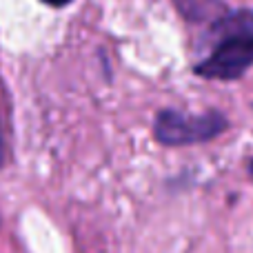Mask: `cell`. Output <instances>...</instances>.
I'll return each mask as SVG.
<instances>
[{"label":"cell","mask_w":253,"mask_h":253,"mask_svg":"<svg viewBox=\"0 0 253 253\" xmlns=\"http://www.w3.org/2000/svg\"><path fill=\"white\" fill-rule=\"evenodd\" d=\"M229 129V120L215 109L189 114L178 109H162L153 120V138L165 147L202 144L218 138Z\"/></svg>","instance_id":"cell-1"},{"label":"cell","mask_w":253,"mask_h":253,"mask_svg":"<svg viewBox=\"0 0 253 253\" xmlns=\"http://www.w3.org/2000/svg\"><path fill=\"white\" fill-rule=\"evenodd\" d=\"M253 67V34L220 36L215 47L202 62L193 67V74L205 80H238Z\"/></svg>","instance_id":"cell-2"},{"label":"cell","mask_w":253,"mask_h":253,"mask_svg":"<svg viewBox=\"0 0 253 253\" xmlns=\"http://www.w3.org/2000/svg\"><path fill=\"white\" fill-rule=\"evenodd\" d=\"M173 4L189 22H211L213 25L229 11L222 0H173Z\"/></svg>","instance_id":"cell-3"},{"label":"cell","mask_w":253,"mask_h":253,"mask_svg":"<svg viewBox=\"0 0 253 253\" xmlns=\"http://www.w3.org/2000/svg\"><path fill=\"white\" fill-rule=\"evenodd\" d=\"M215 36L227 34H253V9H240V11H227L220 20L211 25Z\"/></svg>","instance_id":"cell-4"},{"label":"cell","mask_w":253,"mask_h":253,"mask_svg":"<svg viewBox=\"0 0 253 253\" xmlns=\"http://www.w3.org/2000/svg\"><path fill=\"white\" fill-rule=\"evenodd\" d=\"M42 2L49 4V7H67L71 0H42Z\"/></svg>","instance_id":"cell-5"},{"label":"cell","mask_w":253,"mask_h":253,"mask_svg":"<svg viewBox=\"0 0 253 253\" xmlns=\"http://www.w3.org/2000/svg\"><path fill=\"white\" fill-rule=\"evenodd\" d=\"M2 158H4V147H2V133H0V165H2Z\"/></svg>","instance_id":"cell-6"},{"label":"cell","mask_w":253,"mask_h":253,"mask_svg":"<svg viewBox=\"0 0 253 253\" xmlns=\"http://www.w3.org/2000/svg\"><path fill=\"white\" fill-rule=\"evenodd\" d=\"M249 171L253 173V158H251V162H249Z\"/></svg>","instance_id":"cell-7"}]
</instances>
